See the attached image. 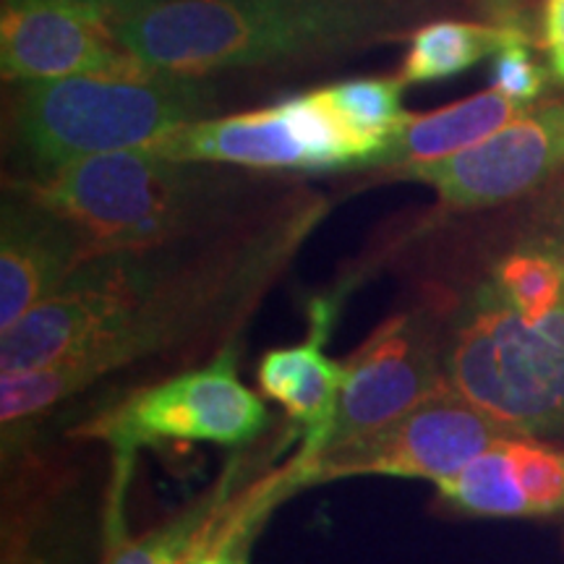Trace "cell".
<instances>
[{"label":"cell","instance_id":"6da1fadb","mask_svg":"<svg viewBox=\"0 0 564 564\" xmlns=\"http://www.w3.org/2000/svg\"><path fill=\"white\" fill-rule=\"evenodd\" d=\"M306 225H278L220 257H152L112 251L91 257L63 282L55 308L79 350L40 369L3 373L0 421H21L74 398L110 371L241 319L280 270Z\"/></svg>","mask_w":564,"mask_h":564},{"label":"cell","instance_id":"7a4b0ae2","mask_svg":"<svg viewBox=\"0 0 564 564\" xmlns=\"http://www.w3.org/2000/svg\"><path fill=\"white\" fill-rule=\"evenodd\" d=\"M379 21L364 0H152L112 26L144 68L204 76L350 45Z\"/></svg>","mask_w":564,"mask_h":564},{"label":"cell","instance_id":"3957f363","mask_svg":"<svg viewBox=\"0 0 564 564\" xmlns=\"http://www.w3.org/2000/svg\"><path fill=\"white\" fill-rule=\"evenodd\" d=\"M204 165L141 147L68 162L17 183L13 192L63 217L82 236L89 259L150 251L192 236L223 202V181Z\"/></svg>","mask_w":564,"mask_h":564},{"label":"cell","instance_id":"277c9868","mask_svg":"<svg viewBox=\"0 0 564 564\" xmlns=\"http://www.w3.org/2000/svg\"><path fill=\"white\" fill-rule=\"evenodd\" d=\"M212 108L199 76L131 70L21 84L11 112L13 141L32 178L82 158L150 147Z\"/></svg>","mask_w":564,"mask_h":564},{"label":"cell","instance_id":"5b68a950","mask_svg":"<svg viewBox=\"0 0 564 564\" xmlns=\"http://www.w3.org/2000/svg\"><path fill=\"white\" fill-rule=\"evenodd\" d=\"M463 398L520 436L564 432V352L499 291L478 301L444 361Z\"/></svg>","mask_w":564,"mask_h":564},{"label":"cell","instance_id":"8992f818","mask_svg":"<svg viewBox=\"0 0 564 564\" xmlns=\"http://www.w3.org/2000/svg\"><path fill=\"white\" fill-rule=\"evenodd\" d=\"M236 358V345H225L212 364L141 387L70 434L108 442L121 476H131L141 447L165 442L249 444L264 432L270 415L262 398L238 379Z\"/></svg>","mask_w":564,"mask_h":564},{"label":"cell","instance_id":"52a82bcc","mask_svg":"<svg viewBox=\"0 0 564 564\" xmlns=\"http://www.w3.org/2000/svg\"><path fill=\"white\" fill-rule=\"evenodd\" d=\"M512 436L520 434L491 419L453 387L364 440L324 449L314 460L291 463L285 476L291 489L348 476L426 478L442 484L494 444Z\"/></svg>","mask_w":564,"mask_h":564},{"label":"cell","instance_id":"ba28073f","mask_svg":"<svg viewBox=\"0 0 564 564\" xmlns=\"http://www.w3.org/2000/svg\"><path fill=\"white\" fill-rule=\"evenodd\" d=\"M564 167V100L546 102L453 158L405 165L403 178L429 183L455 209L518 199Z\"/></svg>","mask_w":564,"mask_h":564},{"label":"cell","instance_id":"9c48e42d","mask_svg":"<svg viewBox=\"0 0 564 564\" xmlns=\"http://www.w3.org/2000/svg\"><path fill=\"white\" fill-rule=\"evenodd\" d=\"M447 390L453 382L436 361L434 343L421 322L413 316L387 319L345 361L340 408L324 449L364 440Z\"/></svg>","mask_w":564,"mask_h":564},{"label":"cell","instance_id":"30bf717a","mask_svg":"<svg viewBox=\"0 0 564 564\" xmlns=\"http://www.w3.org/2000/svg\"><path fill=\"white\" fill-rule=\"evenodd\" d=\"M141 68L118 40L112 17L100 9L68 0H3L0 70L6 82L131 74Z\"/></svg>","mask_w":564,"mask_h":564},{"label":"cell","instance_id":"8fae6325","mask_svg":"<svg viewBox=\"0 0 564 564\" xmlns=\"http://www.w3.org/2000/svg\"><path fill=\"white\" fill-rule=\"evenodd\" d=\"M82 236L63 217L21 192L3 202L0 220V327L45 303L87 262Z\"/></svg>","mask_w":564,"mask_h":564},{"label":"cell","instance_id":"7c38bea8","mask_svg":"<svg viewBox=\"0 0 564 564\" xmlns=\"http://www.w3.org/2000/svg\"><path fill=\"white\" fill-rule=\"evenodd\" d=\"M147 150L171 160L251 171H319L288 100L264 110L178 126Z\"/></svg>","mask_w":564,"mask_h":564},{"label":"cell","instance_id":"4fadbf2b","mask_svg":"<svg viewBox=\"0 0 564 564\" xmlns=\"http://www.w3.org/2000/svg\"><path fill=\"white\" fill-rule=\"evenodd\" d=\"M335 316L333 301H314L308 340L295 348L270 350L259 366V390L299 423L303 444L295 460L303 463L314 460L327 447L340 408L345 364L324 356Z\"/></svg>","mask_w":564,"mask_h":564},{"label":"cell","instance_id":"5bb4252c","mask_svg":"<svg viewBox=\"0 0 564 564\" xmlns=\"http://www.w3.org/2000/svg\"><path fill=\"white\" fill-rule=\"evenodd\" d=\"M528 110L531 105H520L505 97L502 91L489 89L442 110L423 112V116L411 112L394 139L384 165L405 167L453 158V154L481 144L484 139L505 129L507 123H512Z\"/></svg>","mask_w":564,"mask_h":564},{"label":"cell","instance_id":"9a60e30c","mask_svg":"<svg viewBox=\"0 0 564 564\" xmlns=\"http://www.w3.org/2000/svg\"><path fill=\"white\" fill-rule=\"evenodd\" d=\"M528 40L512 26L468 24V21H436L421 26L413 34L411 51L405 55L403 74L405 84H432L449 79L474 68L478 61L497 55L510 42Z\"/></svg>","mask_w":564,"mask_h":564},{"label":"cell","instance_id":"2e32d148","mask_svg":"<svg viewBox=\"0 0 564 564\" xmlns=\"http://www.w3.org/2000/svg\"><path fill=\"white\" fill-rule=\"evenodd\" d=\"M232 474H228L215 489L204 494L199 502L186 507L181 514H175L171 523L154 528L152 533L139 535V539H126L123 533V502H110L108 507V554L102 564H173L192 549L196 535L209 523L217 507L225 502L230 494Z\"/></svg>","mask_w":564,"mask_h":564},{"label":"cell","instance_id":"e0dca14e","mask_svg":"<svg viewBox=\"0 0 564 564\" xmlns=\"http://www.w3.org/2000/svg\"><path fill=\"white\" fill-rule=\"evenodd\" d=\"M440 486V497L453 510L484 518H525L531 514L523 489H520L514 465L507 453V440L497 442L463 470Z\"/></svg>","mask_w":564,"mask_h":564},{"label":"cell","instance_id":"ac0fdd59","mask_svg":"<svg viewBox=\"0 0 564 564\" xmlns=\"http://www.w3.org/2000/svg\"><path fill=\"white\" fill-rule=\"evenodd\" d=\"M403 79H350L316 89L358 137L382 150V165L411 112L403 110Z\"/></svg>","mask_w":564,"mask_h":564},{"label":"cell","instance_id":"d6986e66","mask_svg":"<svg viewBox=\"0 0 564 564\" xmlns=\"http://www.w3.org/2000/svg\"><path fill=\"white\" fill-rule=\"evenodd\" d=\"M499 291L528 324L541 322L564 295V249L514 251L497 270Z\"/></svg>","mask_w":564,"mask_h":564},{"label":"cell","instance_id":"ffe728a7","mask_svg":"<svg viewBox=\"0 0 564 564\" xmlns=\"http://www.w3.org/2000/svg\"><path fill=\"white\" fill-rule=\"evenodd\" d=\"M507 453L520 489L531 505V514L564 512V449L512 436L507 440Z\"/></svg>","mask_w":564,"mask_h":564},{"label":"cell","instance_id":"44dd1931","mask_svg":"<svg viewBox=\"0 0 564 564\" xmlns=\"http://www.w3.org/2000/svg\"><path fill=\"white\" fill-rule=\"evenodd\" d=\"M491 82L494 89L502 91L510 100L531 105L546 89L549 70L541 63H535L531 51H528V40H518L494 55Z\"/></svg>","mask_w":564,"mask_h":564},{"label":"cell","instance_id":"7402d4cb","mask_svg":"<svg viewBox=\"0 0 564 564\" xmlns=\"http://www.w3.org/2000/svg\"><path fill=\"white\" fill-rule=\"evenodd\" d=\"M544 42L554 79L564 84V0H546Z\"/></svg>","mask_w":564,"mask_h":564},{"label":"cell","instance_id":"603a6c76","mask_svg":"<svg viewBox=\"0 0 564 564\" xmlns=\"http://www.w3.org/2000/svg\"><path fill=\"white\" fill-rule=\"evenodd\" d=\"M68 3H79V6H89V9H100L108 13V17H121V13L139 9V6L152 3V0H68Z\"/></svg>","mask_w":564,"mask_h":564},{"label":"cell","instance_id":"cb8c5ba5","mask_svg":"<svg viewBox=\"0 0 564 564\" xmlns=\"http://www.w3.org/2000/svg\"><path fill=\"white\" fill-rule=\"evenodd\" d=\"M228 564H249V560H246V552H238V554L230 556Z\"/></svg>","mask_w":564,"mask_h":564}]
</instances>
